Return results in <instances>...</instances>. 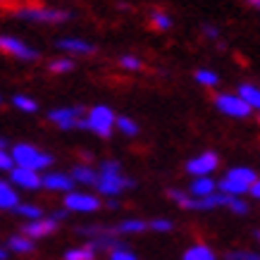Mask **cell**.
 Masks as SVG:
<instances>
[{"instance_id":"6da1fadb","label":"cell","mask_w":260,"mask_h":260,"mask_svg":"<svg viewBox=\"0 0 260 260\" xmlns=\"http://www.w3.org/2000/svg\"><path fill=\"white\" fill-rule=\"evenodd\" d=\"M134 186H136V181L122 174L119 162H115V160H105V162H101V167H98V184H95V189H98L101 196L117 198L122 191L134 189Z\"/></svg>"},{"instance_id":"7a4b0ae2","label":"cell","mask_w":260,"mask_h":260,"mask_svg":"<svg viewBox=\"0 0 260 260\" xmlns=\"http://www.w3.org/2000/svg\"><path fill=\"white\" fill-rule=\"evenodd\" d=\"M12 162L15 167H26V170H34V172H41V170H48L53 165V155L48 150H41L31 143H15L12 150Z\"/></svg>"},{"instance_id":"3957f363","label":"cell","mask_w":260,"mask_h":260,"mask_svg":"<svg viewBox=\"0 0 260 260\" xmlns=\"http://www.w3.org/2000/svg\"><path fill=\"white\" fill-rule=\"evenodd\" d=\"M115 119H117V115H115L110 105H93L84 115V129L93 132L101 139H108L115 132Z\"/></svg>"},{"instance_id":"277c9868","label":"cell","mask_w":260,"mask_h":260,"mask_svg":"<svg viewBox=\"0 0 260 260\" xmlns=\"http://www.w3.org/2000/svg\"><path fill=\"white\" fill-rule=\"evenodd\" d=\"M84 108L79 105H67V108H53L48 112V122L70 132V129H84Z\"/></svg>"},{"instance_id":"5b68a950","label":"cell","mask_w":260,"mask_h":260,"mask_svg":"<svg viewBox=\"0 0 260 260\" xmlns=\"http://www.w3.org/2000/svg\"><path fill=\"white\" fill-rule=\"evenodd\" d=\"M17 17H22L26 22H36V24H62L72 17V12L53 10V8H19Z\"/></svg>"},{"instance_id":"8992f818","label":"cell","mask_w":260,"mask_h":260,"mask_svg":"<svg viewBox=\"0 0 260 260\" xmlns=\"http://www.w3.org/2000/svg\"><path fill=\"white\" fill-rule=\"evenodd\" d=\"M62 208L67 213H95L101 208V201L86 191H70L62 198Z\"/></svg>"},{"instance_id":"52a82bcc","label":"cell","mask_w":260,"mask_h":260,"mask_svg":"<svg viewBox=\"0 0 260 260\" xmlns=\"http://www.w3.org/2000/svg\"><path fill=\"white\" fill-rule=\"evenodd\" d=\"M0 50L8 53V55L22 60V62H34L39 60V50H34L29 43H24L17 36H8V34H0Z\"/></svg>"},{"instance_id":"ba28073f","label":"cell","mask_w":260,"mask_h":260,"mask_svg":"<svg viewBox=\"0 0 260 260\" xmlns=\"http://www.w3.org/2000/svg\"><path fill=\"white\" fill-rule=\"evenodd\" d=\"M215 108H217L222 115L234 117V119H246L253 112L237 93H217L215 95Z\"/></svg>"},{"instance_id":"9c48e42d","label":"cell","mask_w":260,"mask_h":260,"mask_svg":"<svg viewBox=\"0 0 260 260\" xmlns=\"http://www.w3.org/2000/svg\"><path fill=\"white\" fill-rule=\"evenodd\" d=\"M217 165H220L217 153L205 150V153H201V155H196V158H191L189 162H186V172H189L191 177H213Z\"/></svg>"},{"instance_id":"30bf717a","label":"cell","mask_w":260,"mask_h":260,"mask_svg":"<svg viewBox=\"0 0 260 260\" xmlns=\"http://www.w3.org/2000/svg\"><path fill=\"white\" fill-rule=\"evenodd\" d=\"M74 186H77L74 179L64 172H46L41 177V189L55 191V193H70L74 191Z\"/></svg>"},{"instance_id":"8fae6325","label":"cell","mask_w":260,"mask_h":260,"mask_svg":"<svg viewBox=\"0 0 260 260\" xmlns=\"http://www.w3.org/2000/svg\"><path fill=\"white\" fill-rule=\"evenodd\" d=\"M55 229H57V222L53 220V217H46V215H43L41 220L24 222L22 234H24V237H29L31 241H39V239H43V237H50Z\"/></svg>"},{"instance_id":"7c38bea8","label":"cell","mask_w":260,"mask_h":260,"mask_svg":"<svg viewBox=\"0 0 260 260\" xmlns=\"http://www.w3.org/2000/svg\"><path fill=\"white\" fill-rule=\"evenodd\" d=\"M10 184L26 191L41 189V172H34V170H26V167H12L10 170Z\"/></svg>"},{"instance_id":"4fadbf2b","label":"cell","mask_w":260,"mask_h":260,"mask_svg":"<svg viewBox=\"0 0 260 260\" xmlns=\"http://www.w3.org/2000/svg\"><path fill=\"white\" fill-rule=\"evenodd\" d=\"M57 48L70 53V55H93L95 53L93 43H88L84 39H72V36H64V39L57 41Z\"/></svg>"},{"instance_id":"5bb4252c","label":"cell","mask_w":260,"mask_h":260,"mask_svg":"<svg viewBox=\"0 0 260 260\" xmlns=\"http://www.w3.org/2000/svg\"><path fill=\"white\" fill-rule=\"evenodd\" d=\"M215 191H217V181L213 177H193L186 193L191 198H208V196H213Z\"/></svg>"},{"instance_id":"9a60e30c","label":"cell","mask_w":260,"mask_h":260,"mask_svg":"<svg viewBox=\"0 0 260 260\" xmlns=\"http://www.w3.org/2000/svg\"><path fill=\"white\" fill-rule=\"evenodd\" d=\"M146 229H148V222L129 217V220H122V222H117L115 227H110V234L112 237H129V234H141Z\"/></svg>"},{"instance_id":"2e32d148","label":"cell","mask_w":260,"mask_h":260,"mask_svg":"<svg viewBox=\"0 0 260 260\" xmlns=\"http://www.w3.org/2000/svg\"><path fill=\"white\" fill-rule=\"evenodd\" d=\"M70 177L74 179V184H84V186H95L98 184V170H93L91 165H74Z\"/></svg>"},{"instance_id":"e0dca14e","label":"cell","mask_w":260,"mask_h":260,"mask_svg":"<svg viewBox=\"0 0 260 260\" xmlns=\"http://www.w3.org/2000/svg\"><path fill=\"white\" fill-rule=\"evenodd\" d=\"M19 203H22V201L17 196L15 186H12L10 181L0 179V210H15Z\"/></svg>"},{"instance_id":"ac0fdd59","label":"cell","mask_w":260,"mask_h":260,"mask_svg":"<svg viewBox=\"0 0 260 260\" xmlns=\"http://www.w3.org/2000/svg\"><path fill=\"white\" fill-rule=\"evenodd\" d=\"M237 95L248 105V108H251V110L260 112V86H255V84H241L239 91H237Z\"/></svg>"},{"instance_id":"d6986e66","label":"cell","mask_w":260,"mask_h":260,"mask_svg":"<svg viewBox=\"0 0 260 260\" xmlns=\"http://www.w3.org/2000/svg\"><path fill=\"white\" fill-rule=\"evenodd\" d=\"M224 177H227V179H232V181H239V184H244V186H248V189H251L253 181L258 179V174L253 172L251 167H244V165L227 170V174H224Z\"/></svg>"},{"instance_id":"ffe728a7","label":"cell","mask_w":260,"mask_h":260,"mask_svg":"<svg viewBox=\"0 0 260 260\" xmlns=\"http://www.w3.org/2000/svg\"><path fill=\"white\" fill-rule=\"evenodd\" d=\"M217 191L224 193V196H229V198H241L244 193H248V186L239 184V181L227 179V177H222V179L217 181Z\"/></svg>"},{"instance_id":"44dd1931","label":"cell","mask_w":260,"mask_h":260,"mask_svg":"<svg viewBox=\"0 0 260 260\" xmlns=\"http://www.w3.org/2000/svg\"><path fill=\"white\" fill-rule=\"evenodd\" d=\"M181 260H217V255H215V251L210 246L196 244V246H191V248H186Z\"/></svg>"},{"instance_id":"7402d4cb","label":"cell","mask_w":260,"mask_h":260,"mask_svg":"<svg viewBox=\"0 0 260 260\" xmlns=\"http://www.w3.org/2000/svg\"><path fill=\"white\" fill-rule=\"evenodd\" d=\"M34 241L29 237H24V234H15V237H10L8 239V251H12V253H31L34 251Z\"/></svg>"},{"instance_id":"603a6c76","label":"cell","mask_w":260,"mask_h":260,"mask_svg":"<svg viewBox=\"0 0 260 260\" xmlns=\"http://www.w3.org/2000/svg\"><path fill=\"white\" fill-rule=\"evenodd\" d=\"M15 213L19 215L22 220L31 222V220H41V217H43V208H41V205H36V203H19L15 208Z\"/></svg>"},{"instance_id":"cb8c5ba5","label":"cell","mask_w":260,"mask_h":260,"mask_svg":"<svg viewBox=\"0 0 260 260\" xmlns=\"http://www.w3.org/2000/svg\"><path fill=\"white\" fill-rule=\"evenodd\" d=\"M64 260H95V251L88 244L77 246V248H67L64 251Z\"/></svg>"},{"instance_id":"d4e9b609","label":"cell","mask_w":260,"mask_h":260,"mask_svg":"<svg viewBox=\"0 0 260 260\" xmlns=\"http://www.w3.org/2000/svg\"><path fill=\"white\" fill-rule=\"evenodd\" d=\"M193 79H196V84H201V86H205V88H213V86H217V84H220V77H217L213 70H208V67L196 70Z\"/></svg>"},{"instance_id":"484cf974","label":"cell","mask_w":260,"mask_h":260,"mask_svg":"<svg viewBox=\"0 0 260 260\" xmlns=\"http://www.w3.org/2000/svg\"><path fill=\"white\" fill-rule=\"evenodd\" d=\"M115 129L124 136H136L139 134V124H136L132 117H126V115H117V119H115Z\"/></svg>"},{"instance_id":"4316f807","label":"cell","mask_w":260,"mask_h":260,"mask_svg":"<svg viewBox=\"0 0 260 260\" xmlns=\"http://www.w3.org/2000/svg\"><path fill=\"white\" fill-rule=\"evenodd\" d=\"M12 105H15L17 110H22V112H39V103L34 101V98H29V95H24V93H17L15 98H12Z\"/></svg>"},{"instance_id":"83f0119b","label":"cell","mask_w":260,"mask_h":260,"mask_svg":"<svg viewBox=\"0 0 260 260\" xmlns=\"http://www.w3.org/2000/svg\"><path fill=\"white\" fill-rule=\"evenodd\" d=\"M48 70L53 74H70L74 70V60L72 57H55V60L48 62Z\"/></svg>"},{"instance_id":"f1b7e54d","label":"cell","mask_w":260,"mask_h":260,"mask_svg":"<svg viewBox=\"0 0 260 260\" xmlns=\"http://www.w3.org/2000/svg\"><path fill=\"white\" fill-rule=\"evenodd\" d=\"M150 22H153V26H155L158 31H167V29L172 26V19H170V15L160 12V10H153V12H150Z\"/></svg>"},{"instance_id":"f546056e","label":"cell","mask_w":260,"mask_h":260,"mask_svg":"<svg viewBox=\"0 0 260 260\" xmlns=\"http://www.w3.org/2000/svg\"><path fill=\"white\" fill-rule=\"evenodd\" d=\"M148 229H153L155 234H167L174 229V222L167 220V217H158V220H150L148 222Z\"/></svg>"},{"instance_id":"4dcf8cb0","label":"cell","mask_w":260,"mask_h":260,"mask_svg":"<svg viewBox=\"0 0 260 260\" xmlns=\"http://www.w3.org/2000/svg\"><path fill=\"white\" fill-rule=\"evenodd\" d=\"M119 67L126 72H139L143 67V62H141V57H136V55H122L119 57Z\"/></svg>"},{"instance_id":"1f68e13d","label":"cell","mask_w":260,"mask_h":260,"mask_svg":"<svg viewBox=\"0 0 260 260\" xmlns=\"http://www.w3.org/2000/svg\"><path fill=\"white\" fill-rule=\"evenodd\" d=\"M224 258L227 260H260V253H255V251H229Z\"/></svg>"},{"instance_id":"d6a6232c","label":"cell","mask_w":260,"mask_h":260,"mask_svg":"<svg viewBox=\"0 0 260 260\" xmlns=\"http://www.w3.org/2000/svg\"><path fill=\"white\" fill-rule=\"evenodd\" d=\"M227 208H229V210H232L234 215H246V213H248V203H246L244 198H229Z\"/></svg>"},{"instance_id":"836d02e7","label":"cell","mask_w":260,"mask_h":260,"mask_svg":"<svg viewBox=\"0 0 260 260\" xmlns=\"http://www.w3.org/2000/svg\"><path fill=\"white\" fill-rule=\"evenodd\" d=\"M110 260H136V253H132L129 248H115L110 251Z\"/></svg>"},{"instance_id":"e575fe53","label":"cell","mask_w":260,"mask_h":260,"mask_svg":"<svg viewBox=\"0 0 260 260\" xmlns=\"http://www.w3.org/2000/svg\"><path fill=\"white\" fill-rule=\"evenodd\" d=\"M12 167H15V162H12L10 150H0V170H3V172H10Z\"/></svg>"},{"instance_id":"d590c367","label":"cell","mask_w":260,"mask_h":260,"mask_svg":"<svg viewBox=\"0 0 260 260\" xmlns=\"http://www.w3.org/2000/svg\"><path fill=\"white\" fill-rule=\"evenodd\" d=\"M248 193H251V196L255 198V201H260V177L251 184V189H248Z\"/></svg>"},{"instance_id":"8d00e7d4","label":"cell","mask_w":260,"mask_h":260,"mask_svg":"<svg viewBox=\"0 0 260 260\" xmlns=\"http://www.w3.org/2000/svg\"><path fill=\"white\" fill-rule=\"evenodd\" d=\"M67 215H70V213H67V210H64V208H60V210H55V213L50 215V217H53V220H55V222H60V220H64V217H67Z\"/></svg>"},{"instance_id":"74e56055","label":"cell","mask_w":260,"mask_h":260,"mask_svg":"<svg viewBox=\"0 0 260 260\" xmlns=\"http://www.w3.org/2000/svg\"><path fill=\"white\" fill-rule=\"evenodd\" d=\"M205 36L208 39H217V29L215 26H205Z\"/></svg>"},{"instance_id":"f35d334b","label":"cell","mask_w":260,"mask_h":260,"mask_svg":"<svg viewBox=\"0 0 260 260\" xmlns=\"http://www.w3.org/2000/svg\"><path fill=\"white\" fill-rule=\"evenodd\" d=\"M0 150H8V139L5 136H0Z\"/></svg>"},{"instance_id":"ab89813d","label":"cell","mask_w":260,"mask_h":260,"mask_svg":"<svg viewBox=\"0 0 260 260\" xmlns=\"http://www.w3.org/2000/svg\"><path fill=\"white\" fill-rule=\"evenodd\" d=\"M248 5H253V8L260 10V0H248Z\"/></svg>"},{"instance_id":"60d3db41","label":"cell","mask_w":260,"mask_h":260,"mask_svg":"<svg viewBox=\"0 0 260 260\" xmlns=\"http://www.w3.org/2000/svg\"><path fill=\"white\" fill-rule=\"evenodd\" d=\"M8 258V251H5V248H0V260H5Z\"/></svg>"},{"instance_id":"b9f144b4","label":"cell","mask_w":260,"mask_h":260,"mask_svg":"<svg viewBox=\"0 0 260 260\" xmlns=\"http://www.w3.org/2000/svg\"><path fill=\"white\" fill-rule=\"evenodd\" d=\"M255 239H258V241H260V229H258V232H255Z\"/></svg>"},{"instance_id":"7bdbcfd3","label":"cell","mask_w":260,"mask_h":260,"mask_svg":"<svg viewBox=\"0 0 260 260\" xmlns=\"http://www.w3.org/2000/svg\"><path fill=\"white\" fill-rule=\"evenodd\" d=\"M0 101H3V98H0Z\"/></svg>"},{"instance_id":"ee69618b","label":"cell","mask_w":260,"mask_h":260,"mask_svg":"<svg viewBox=\"0 0 260 260\" xmlns=\"http://www.w3.org/2000/svg\"><path fill=\"white\" fill-rule=\"evenodd\" d=\"M0 3H3V0H0Z\"/></svg>"}]
</instances>
